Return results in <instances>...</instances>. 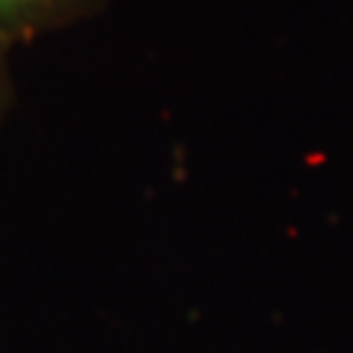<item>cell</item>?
I'll use <instances>...</instances> for the list:
<instances>
[{
  "label": "cell",
  "instance_id": "cell-1",
  "mask_svg": "<svg viewBox=\"0 0 353 353\" xmlns=\"http://www.w3.org/2000/svg\"><path fill=\"white\" fill-rule=\"evenodd\" d=\"M113 0H0V42L19 45L100 16Z\"/></svg>",
  "mask_w": 353,
  "mask_h": 353
},
{
  "label": "cell",
  "instance_id": "cell-2",
  "mask_svg": "<svg viewBox=\"0 0 353 353\" xmlns=\"http://www.w3.org/2000/svg\"><path fill=\"white\" fill-rule=\"evenodd\" d=\"M8 55H11V48L0 42V123H3L6 113L11 110V102H13V81H11Z\"/></svg>",
  "mask_w": 353,
  "mask_h": 353
}]
</instances>
